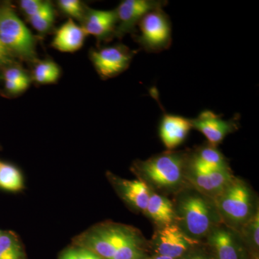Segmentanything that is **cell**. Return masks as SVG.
Wrapping results in <instances>:
<instances>
[{"instance_id":"cell-1","label":"cell","mask_w":259,"mask_h":259,"mask_svg":"<svg viewBox=\"0 0 259 259\" xmlns=\"http://www.w3.org/2000/svg\"><path fill=\"white\" fill-rule=\"evenodd\" d=\"M172 202L176 224L195 241H205L212 230L223 223L214 199L189 184L175 194Z\"/></svg>"},{"instance_id":"cell-2","label":"cell","mask_w":259,"mask_h":259,"mask_svg":"<svg viewBox=\"0 0 259 259\" xmlns=\"http://www.w3.org/2000/svg\"><path fill=\"white\" fill-rule=\"evenodd\" d=\"M186 151H166L152 157L135 162L133 171L150 190L166 196L176 194L188 185L186 180L189 162Z\"/></svg>"},{"instance_id":"cell-3","label":"cell","mask_w":259,"mask_h":259,"mask_svg":"<svg viewBox=\"0 0 259 259\" xmlns=\"http://www.w3.org/2000/svg\"><path fill=\"white\" fill-rule=\"evenodd\" d=\"M214 200L223 223L238 232L258 209L251 187L236 177Z\"/></svg>"},{"instance_id":"cell-4","label":"cell","mask_w":259,"mask_h":259,"mask_svg":"<svg viewBox=\"0 0 259 259\" xmlns=\"http://www.w3.org/2000/svg\"><path fill=\"white\" fill-rule=\"evenodd\" d=\"M0 41L11 53L25 60L35 59L33 35L11 7L0 8Z\"/></svg>"},{"instance_id":"cell-5","label":"cell","mask_w":259,"mask_h":259,"mask_svg":"<svg viewBox=\"0 0 259 259\" xmlns=\"http://www.w3.org/2000/svg\"><path fill=\"white\" fill-rule=\"evenodd\" d=\"M137 26L139 33L135 35V40L146 52L156 54L171 47V20L163 8L148 13L141 19Z\"/></svg>"},{"instance_id":"cell-6","label":"cell","mask_w":259,"mask_h":259,"mask_svg":"<svg viewBox=\"0 0 259 259\" xmlns=\"http://www.w3.org/2000/svg\"><path fill=\"white\" fill-rule=\"evenodd\" d=\"M131 227L109 225L95 228L87 238L90 250L102 259H111L126 242L140 234Z\"/></svg>"},{"instance_id":"cell-7","label":"cell","mask_w":259,"mask_h":259,"mask_svg":"<svg viewBox=\"0 0 259 259\" xmlns=\"http://www.w3.org/2000/svg\"><path fill=\"white\" fill-rule=\"evenodd\" d=\"M201 242L187 236L175 223L156 227L152 239L148 243L149 248L156 254L180 259Z\"/></svg>"},{"instance_id":"cell-8","label":"cell","mask_w":259,"mask_h":259,"mask_svg":"<svg viewBox=\"0 0 259 259\" xmlns=\"http://www.w3.org/2000/svg\"><path fill=\"white\" fill-rule=\"evenodd\" d=\"M204 241L217 259H248L249 250L239 232L224 223L214 228Z\"/></svg>"},{"instance_id":"cell-9","label":"cell","mask_w":259,"mask_h":259,"mask_svg":"<svg viewBox=\"0 0 259 259\" xmlns=\"http://www.w3.org/2000/svg\"><path fill=\"white\" fill-rule=\"evenodd\" d=\"M136 53L125 46L115 45L92 51L91 59L102 79H110L128 68Z\"/></svg>"},{"instance_id":"cell-10","label":"cell","mask_w":259,"mask_h":259,"mask_svg":"<svg viewBox=\"0 0 259 259\" xmlns=\"http://www.w3.org/2000/svg\"><path fill=\"white\" fill-rule=\"evenodd\" d=\"M168 2L161 0H124L115 9L117 15L116 36L122 37L135 28L145 15L158 8H163Z\"/></svg>"},{"instance_id":"cell-11","label":"cell","mask_w":259,"mask_h":259,"mask_svg":"<svg viewBox=\"0 0 259 259\" xmlns=\"http://www.w3.org/2000/svg\"><path fill=\"white\" fill-rule=\"evenodd\" d=\"M222 117L211 110H204L195 118L191 119L192 128L202 133L209 145L218 147L227 136L239 128V116L228 120H223Z\"/></svg>"},{"instance_id":"cell-12","label":"cell","mask_w":259,"mask_h":259,"mask_svg":"<svg viewBox=\"0 0 259 259\" xmlns=\"http://www.w3.org/2000/svg\"><path fill=\"white\" fill-rule=\"evenodd\" d=\"M235 176L231 169L199 171L187 166L186 180L189 185L205 195L215 198L233 180Z\"/></svg>"},{"instance_id":"cell-13","label":"cell","mask_w":259,"mask_h":259,"mask_svg":"<svg viewBox=\"0 0 259 259\" xmlns=\"http://www.w3.org/2000/svg\"><path fill=\"white\" fill-rule=\"evenodd\" d=\"M192 129L191 119L163 112L160 121L159 136L167 151H175L183 144Z\"/></svg>"},{"instance_id":"cell-14","label":"cell","mask_w":259,"mask_h":259,"mask_svg":"<svg viewBox=\"0 0 259 259\" xmlns=\"http://www.w3.org/2000/svg\"><path fill=\"white\" fill-rule=\"evenodd\" d=\"M83 20L82 28L88 35H93L100 40L115 35L117 23L115 9H87Z\"/></svg>"},{"instance_id":"cell-15","label":"cell","mask_w":259,"mask_h":259,"mask_svg":"<svg viewBox=\"0 0 259 259\" xmlns=\"http://www.w3.org/2000/svg\"><path fill=\"white\" fill-rule=\"evenodd\" d=\"M189 166L199 171L231 169L228 159L217 147L208 143L190 150Z\"/></svg>"},{"instance_id":"cell-16","label":"cell","mask_w":259,"mask_h":259,"mask_svg":"<svg viewBox=\"0 0 259 259\" xmlns=\"http://www.w3.org/2000/svg\"><path fill=\"white\" fill-rule=\"evenodd\" d=\"M116 188L122 198L138 212H145L151 190L142 181L116 179Z\"/></svg>"},{"instance_id":"cell-17","label":"cell","mask_w":259,"mask_h":259,"mask_svg":"<svg viewBox=\"0 0 259 259\" xmlns=\"http://www.w3.org/2000/svg\"><path fill=\"white\" fill-rule=\"evenodd\" d=\"M87 35L82 27L69 19L56 31L52 45L61 52H75L83 47Z\"/></svg>"},{"instance_id":"cell-18","label":"cell","mask_w":259,"mask_h":259,"mask_svg":"<svg viewBox=\"0 0 259 259\" xmlns=\"http://www.w3.org/2000/svg\"><path fill=\"white\" fill-rule=\"evenodd\" d=\"M145 215L156 227L168 226L176 223V214L172 200L166 196L151 191Z\"/></svg>"},{"instance_id":"cell-19","label":"cell","mask_w":259,"mask_h":259,"mask_svg":"<svg viewBox=\"0 0 259 259\" xmlns=\"http://www.w3.org/2000/svg\"><path fill=\"white\" fill-rule=\"evenodd\" d=\"M23 187L21 172L16 167L0 160V189L18 192Z\"/></svg>"},{"instance_id":"cell-20","label":"cell","mask_w":259,"mask_h":259,"mask_svg":"<svg viewBox=\"0 0 259 259\" xmlns=\"http://www.w3.org/2000/svg\"><path fill=\"white\" fill-rule=\"evenodd\" d=\"M240 234L249 252L258 253L259 209L253 214L239 231Z\"/></svg>"},{"instance_id":"cell-21","label":"cell","mask_w":259,"mask_h":259,"mask_svg":"<svg viewBox=\"0 0 259 259\" xmlns=\"http://www.w3.org/2000/svg\"><path fill=\"white\" fill-rule=\"evenodd\" d=\"M60 76V69L52 61H42L35 66L33 78L37 83L42 84L55 83Z\"/></svg>"},{"instance_id":"cell-22","label":"cell","mask_w":259,"mask_h":259,"mask_svg":"<svg viewBox=\"0 0 259 259\" xmlns=\"http://www.w3.org/2000/svg\"><path fill=\"white\" fill-rule=\"evenodd\" d=\"M28 20L37 32L44 33L49 31L55 20V12L50 2L46 1L42 9Z\"/></svg>"},{"instance_id":"cell-23","label":"cell","mask_w":259,"mask_h":259,"mask_svg":"<svg viewBox=\"0 0 259 259\" xmlns=\"http://www.w3.org/2000/svg\"><path fill=\"white\" fill-rule=\"evenodd\" d=\"M23 252L14 234L3 232L0 236V259H22Z\"/></svg>"},{"instance_id":"cell-24","label":"cell","mask_w":259,"mask_h":259,"mask_svg":"<svg viewBox=\"0 0 259 259\" xmlns=\"http://www.w3.org/2000/svg\"><path fill=\"white\" fill-rule=\"evenodd\" d=\"M58 5L63 13L69 15L71 19L81 20L84 16L86 10L79 0H60L58 2Z\"/></svg>"},{"instance_id":"cell-25","label":"cell","mask_w":259,"mask_h":259,"mask_svg":"<svg viewBox=\"0 0 259 259\" xmlns=\"http://www.w3.org/2000/svg\"><path fill=\"white\" fill-rule=\"evenodd\" d=\"M180 259H217L205 241L201 242Z\"/></svg>"},{"instance_id":"cell-26","label":"cell","mask_w":259,"mask_h":259,"mask_svg":"<svg viewBox=\"0 0 259 259\" xmlns=\"http://www.w3.org/2000/svg\"><path fill=\"white\" fill-rule=\"evenodd\" d=\"M46 1L41 0H22L20 2V8L23 10L28 18H31L42 9Z\"/></svg>"},{"instance_id":"cell-27","label":"cell","mask_w":259,"mask_h":259,"mask_svg":"<svg viewBox=\"0 0 259 259\" xmlns=\"http://www.w3.org/2000/svg\"><path fill=\"white\" fill-rule=\"evenodd\" d=\"M5 81H15V82L30 83V79L26 73L20 68L11 67L5 70Z\"/></svg>"},{"instance_id":"cell-28","label":"cell","mask_w":259,"mask_h":259,"mask_svg":"<svg viewBox=\"0 0 259 259\" xmlns=\"http://www.w3.org/2000/svg\"><path fill=\"white\" fill-rule=\"evenodd\" d=\"M30 83L15 82L12 81H5V87L7 91L11 94L23 93L28 88Z\"/></svg>"},{"instance_id":"cell-29","label":"cell","mask_w":259,"mask_h":259,"mask_svg":"<svg viewBox=\"0 0 259 259\" xmlns=\"http://www.w3.org/2000/svg\"><path fill=\"white\" fill-rule=\"evenodd\" d=\"M12 61L11 53L0 41V66L11 64Z\"/></svg>"},{"instance_id":"cell-30","label":"cell","mask_w":259,"mask_h":259,"mask_svg":"<svg viewBox=\"0 0 259 259\" xmlns=\"http://www.w3.org/2000/svg\"><path fill=\"white\" fill-rule=\"evenodd\" d=\"M76 250H69L65 252L60 259H76Z\"/></svg>"},{"instance_id":"cell-31","label":"cell","mask_w":259,"mask_h":259,"mask_svg":"<svg viewBox=\"0 0 259 259\" xmlns=\"http://www.w3.org/2000/svg\"><path fill=\"white\" fill-rule=\"evenodd\" d=\"M85 254H86V259H102L101 257L95 254L90 250L85 249Z\"/></svg>"},{"instance_id":"cell-32","label":"cell","mask_w":259,"mask_h":259,"mask_svg":"<svg viewBox=\"0 0 259 259\" xmlns=\"http://www.w3.org/2000/svg\"><path fill=\"white\" fill-rule=\"evenodd\" d=\"M144 259H175L172 258L171 257L165 256V255H162L159 254H154L151 255H147V256L145 257Z\"/></svg>"},{"instance_id":"cell-33","label":"cell","mask_w":259,"mask_h":259,"mask_svg":"<svg viewBox=\"0 0 259 259\" xmlns=\"http://www.w3.org/2000/svg\"><path fill=\"white\" fill-rule=\"evenodd\" d=\"M76 259H86L85 249L76 250Z\"/></svg>"},{"instance_id":"cell-34","label":"cell","mask_w":259,"mask_h":259,"mask_svg":"<svg viewBox=\"0 0 259 259\" xmlns=\"http://www.w3.org/2000/svg\"><path fill=\"white\" fill-rule=\"evenodd\" d=\"M248 259H258V253H256V252H249Z\"/></svg>"},{"instance_id":"cell-35","label":"cell","mask_w":259,"mask_h":259,"mask_svg":"<svg viewBox=\"0 0 259 259\" xmlns=\"http://www.w3.org/2000/svg\"><path fill=\"white\" fill-rule=\"evenodd\" d=\"M2 233H3V231H0V236H1Z\"/></svg>"}]
</instances>
